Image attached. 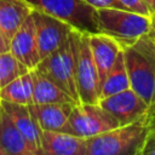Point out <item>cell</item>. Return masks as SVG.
Returning a JSON list of instances; mask_svg holds the SVG:
<instances>
[{
    "instance_id": "1",
    "label": "cell",
    "mask_w": 155,
    "mask_h": 155,
    "mask_svg": "<svg viewBox=\"0 0 155 155\" xmlns=\"http://www.w3.org/2000/svg\"><path fill=\"white\" fill-rule=\"evenodd\" d=\"M153 128L149 115L86 139L87 155H142Z\"/></svg>"
},
{
    "instance_id": "2",
    "label": "cell",
    "mask_w": 155,
    "mask_h": 155,
    "mask_svg": "<svg viewBox=\"0 0 155 155\" xmlns=\"http://www.w3.org/2000/svg\"><path fill=\"white\" fill-rule=\"evenodd\" d=\"M131 82L136 91L149 105L155 97V40L148 33L134 44L122 48Z\"/></svg>"
},
{
    "instance_id": "3",
    "label": "cell",
    "mask_w": 155,
    "mask_h": 155,
    "mask_svg": "<svg viewBox=\"0 0 155 155\" xmlns=\"http://www.w3.org/2000/svg\"><path fill=\"white\" fill-rule=\"evenodd\" d=\"M97 17L101 33L115 39L122 48L148 34L151 27V16L125 8H99Z\"/></svg>"
},
{
    "instance_id": "4",
    "label": "cell",
    "mask_w": 155,
    "mask_h": 155,
    "mask_svg": "<svg viewBox=\"0 0 155 155\" xmlns=\"http://www.w3.org/2000/svg\"><path fill=\"white\" fill-rule=\"evenodd\" d=\"M75 58V78L81 102L98 103L101 99V81L90 47L88 34L71 29Z\"/></svg>"
},
{
    "instance_id": "5",
    "label": "cell",
    "mask_w": 155,
    "mask_h": 155,
    "mask_svg": "<svg viewBox=\"0 0 155 155\" xmlns=\"http://www.w3.org/2000/svg\"><path fill=\"white\" fill-rule=\"evenodd\" d=\"M35 69L67 92L76 104L81 103L75 78V58L71 35H69L56 51L41 59Z\"/></svg>"
},
{
    "instance_id": "6",
    "label": "cell",
    "mask_w": 155,
    "mask_h": 155,
    "mask_svg": "<svg viewBox=\"0 0 155 155\" xmlns=\"http://www.w3.org/2000/svg\"><path fill=\"white\" fill-rule=\"evenodd\" d=\"M34 10L56 16L73 29L92 34L101 33L97 10L84 0H25Z\"/></svg>"
},
{
    "instance_id": "7",
    "label": "cell",
    "mask_w": 155,
    "mask_h": 155,
    "mask_svg": "<svg viewBox=\"0 0 155 155\" xmlns=\"http://www.w3.org/2000/svg\"><path fill=\"white\" fill-rule=\"evenodd\" d=\"M117 126H120L119 121L99 103L81 102L73 107L70 116L61 131L87 139Z\"/></svg>"
},
{
    "instance_id": "8",
    "label": "cell",
    "mask_w": 155,
    "mask_h": 155,
    "mask_svg": "<svg viewBox=\"0 0 155 155\" xmlns=\"http://www.w3.org/2000/svg\"><path fill=\"white\" fill-rule=\"evenodd\" d=\"M31 17L35 25L40 58L44 59L69 38L73 28L65 21L44 11L33 10Z\"/></svg>"
},
{
    "instance_id": "9",
    "label": "cell",
    "mask_w": 155,
    "mask_h": 155,
    "mask_svg": "<svg viewBox=\"0 0 155 155\" xmlns=\"http://www.w3.org/2000/svg\"><path fill=\"white\" fill-rule=\"evenodd\" d=\"M98 103L119 121L120 126L148 116L150 109V105L132 88L101 98Z\"/></svg>"
},
{
    "instance_id": "10",
    "label": "cell",
    "mask_w": 155,
    "mask_h": 155,
    "mask_svg": "<svg viewBox=\"0 0 155 155\" xmlns=\"http://www.w3.org/2000/svg\"><path fill=\"white\" fill-rule=\"evenodd\" d=\"M10 51L29 70H33L39 65L41 58L39 53L35 25L31 15L22 23V25L11 38Z\"/></svg>"
},
{
    "instance_id": "11",
    "label": "cell",
    "mask_w": 155,
    "mask_h": 155,
    "mask_svg": "<svg viewBox=\"0 0 155 155\" xmlns=\"http://www.w3.org/2000/svg\"><path fill=\"white\" fill-rule=\"evenodd\" d=\"M0 103L2 108L7 111V114L11 116L15 125L23 134V137L27 139L34 155H42V150H41L42 130L40 128L39 124L33 116L29 105L6 102V101H0Z\"/></svg>"
},
{
    "instance_id": "12",
    "label": "cell",
    "mask_w": 155,
    "mask_h": 155,
    "mask_svg": "<svg viewBox=\"0 0 155 155\" xmlns=\"http://www.w3.org/2000/svg\"><path fill=\"white\" fill-rule=\"evenodd\" d=\"M42 155H87L86 139L64 131L41 132Z\"/></svg>"
},
{
    "instance_id": "13",
    "label": "cell",
    "mask_w": 155,
    "mask_h": 155,
    "mask_svg": "<svg viewBox=\"0 0 155 155\" xmlns=\"http://www.w3.org/2000/svg\"><path fill=\"white\" fill-rule=\"evenodd\" d=\"M88 40L93 61L98 70L99 81L102 85L108 71L115 63L119 53L122 51V47L115 39L104 33L88 34Z\"/></svg>"
},
{
    "instance_id": "14",
    "label": "cell",
    "mask_w": 155,
    "mask_h": 155,
    "mask_svg": "<svg viewBox=\"0 0 155 155\" xmlns=\"http://www.w3.org/2000/svg\"><path fill=\"white\" fill-rule=\"evenodd\" d=\"M75 103L29 104V109L42 131H61L73 110Z\"/></svg>"
},
{
    "instance_id": "15",
    "label": "cell",
    "mask_w": 155,
    "mask_h": 155,
    "mask_svg": "<svg viewBox=\"0 0 155 155\" xmlns=\"http://www.w3.org/2000/svg\"><path fill=\"white\" fill-rule=\"evenodd\" d=\"M33 10L25 0H0V29L8 42Z\"/></svg>"
},
{
    "instance_id": "16",
    "label": "cell",
    "mask_w": 155,
    "mask_h": 155,
    "mask_svg": "<svg viewBox=\"0 0 155 155\" xmlns=\"http://www.w3.org/2000/svg\"><path fill=\"white\" fill-rule=\"evenodd\" d=\"M0 145L6 155H34L27 139L4 108L0 114Z\"/></svg>"
},
{
    "instance_id": "17",
    "label": "cell",
    "mask_w": 155,
    "mask_h": 155,
    "mask_svg": "<svg viewBox=\"0 0 155 155\" xmlns=\"http://www.w3.org/2000/svg\"><path fill=\"white\" fill-rule=\"evenodd\" d=\"M33 79H34L33 103L36 104L75 103L67 92H64L59 86H57L53 81L47 79L41 73H39L36 69H33Z\"/></svg>"
},
{
    "instance_id": "18",
    "label": "cell",
    "mask_w": 155,
    "mask_h": 155,
    "mask_svg": "<svg viewBox=\"0 0 155 155\" xmlns=\"http://www.w3.org/2000/svg\"><path fill=\"white\" fill-rule=\"evenodd\" d=\"M33 70H29L28 73L16 78L0 90V101L29 105L33 103Z\"/></svg>"
},
{
    "instance_id": "19",
    "label": "cell",
    "mask_w": 155,
    "mask_h": 155,
    "mask_svg": "<svg viewBox=\"0 0 155 155\" xmlns=\"http://www.w3.org/2000/svg\"><path fill=\"white\" fill-rule=\"evenodd\" d=\"M127 88H131V82L125 63L124 51H121L101 85V98L109 97Z\"/></svg>"
},
{
    "instance_id": "20",
    "label": "cell",
    "mask_w": 155,
    "mask_h": 155,
    "mask_svg": "<svg viewBox=\"0 0 155 155\" xmlns=\"http://www.w3.org/2000/svg\"><path fill=\"white\" fill-rule=\"evenodd\" d=\"M28 71L29 69L21 63L11 51L0 52V90L16 78Z\"/></svg>"
},
{
    "instance_id": "21",
    "label": "cell",
    "mask_w": 155,
    "mask_h": 155,
    "mask_svg": "<svg viewBox=\"0 0 155 155\" xmlns=\"http://www.w3.org/2000/svg\"><path fill=\"white\" fill-rule=\"evenodd\" d=\"M119 2L124 6V8L128 11H133V12L142 13L145 16H151L149 8L142 0H119Z\"/></svg>"
},
{
    "instance_id": "22",
    "label": "cell",
    "mask_w": 155,
    "mask_h": 155,
    "mask_svg": "<svg viewBox=\"0 0 155 155\" xmlns=\"http://www.w3.org/2000/svg\"><path fill=\"white\" fill-rule=\"evenodd\" d=\"M96 10L99 8H124L119 0H84ZM126 10V8H125Z\"/></svg>"
},
{
    "instance_id": "23",
    "label": "cell",
    "mask_w": 155,
    "mask_h": 155,
    "mask_svg": "<svg viewBox=\"0 0 155 155\" xmlns=\"http://www.w3.org/2000/svg\"><path fill=\"white\" fill-rule=\"evenodd\" d=\"M142 155H155V127L154 126L147 138V142L142 150Z\"/></svg>"
},
{
    "instance_id": "24",
    "label": "cell",
    "mask_w": 155,
    "mask_h": 155,
    "mask_svg": "<svg viewBox=\"0 0 155 155\" xmlns=\"http://www.w3.org/2000/svg\"><path fill=\"white\" fill-rule=\"evenodd\" d=\"M5 51H10V42L0 29V52H5Z\"/></svg>"
},
{
    "instance_id": "25",
    "label": "cell",
    "mask_w": 155,
    "mask_h": 155,
    "mask_svg": "<svg viewBox=\"0 0 155 155\" xmlns=\"http://www.w3.org/2000/svg\"><path fill=\"white\" fill-rule=\"evenodd\" d=\"M148 115H149V119H150L153 126L155 127V97H154V101H153V103L150 105V109H149V114Z\"/></svg>"
},
{
    "instance_id": "26",
    "label": "cell",
    "mask_w": 155,
    "mask_h": 155,
    "mask_svg": "<svg viewBox=\"0 0 155 155\" xmlns=\"http://www.w3.org/2000/svg\"><path fill=\"white\" fill-rule=\"evenodd\" d=\"M142 1L147 5V7L149 8L151 16H155V0H142Z\"/></svg>"
},
{
    "instance_id": "27",
    "label": "cell",
    "mask_w": 155,
    "mask_h": 155,
    "mask_svg": "<svg viewBox=\"0 0 155 155\" xmlns=\"http://www.w3.org/2000/svg\"><path fill=\"white\" fill-rule=\"evenodd\" d=\"M149 34H150V35L154 38V40H155V16H151V27H150Z\"/></svg>"
},
{
    "instance_id": "28",
    "label": "cell",
    "mask_w": 155,
    "mask_h": 155,
    "mask_svg": "<svg viewBox=\"0 0 155 155\" xmlns=\"http://www.w3.org/2000/svg\"><path fill=\"white\" fill-rule=\"evenodd\" d=\"M0 155H6V153H5V150L1 148V145H0Z\"/></svg>"
},
{
    "instance_id": "29",
    "label": "cell",
    "mask_w": 155,
    "mask_h": 155,
    "mask_svg": "<svg viewBox=\"0 0 155 155\" xmlns=\"http://www.w3.org/2000/svg\"><path fill=\"white\" fill-rule=\"evenodd\" d=\"M1 109H2V107H1V103H0V114H1Z\"/></svg>"
}]
</instances>
